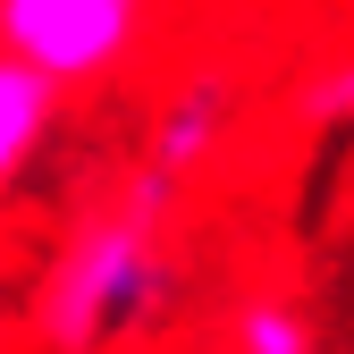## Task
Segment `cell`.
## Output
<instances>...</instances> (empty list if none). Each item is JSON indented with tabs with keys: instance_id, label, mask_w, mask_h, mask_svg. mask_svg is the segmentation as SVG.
<instances>
[{
	"instance_id": "8992f818",
	"label": "cell",
	"mask_w": 354,
	"mask_h": 354,
	"mask_svg": "<svg viewBox=\"0 0 354 354\" xmlns=\"http://www.w3.org/2000/svg\"><path fill=\"white\" fill-rule=\"evenodd\" d=\"M295 118H304V127H354V51L329 59V68L295 93Z\"/></svg>"
},
{
	"instance_id": "5b68a950",
	"label": "cell",
	"mask_w": 354,
	"mask_h": 354,
	"mask_svg": "<svg viewBox=\"0 0 354 354\" xmlns=\"http://www.w3.org/2000/svg\"><path fill=\"white\" fill-rule=\"evenodd\" d=\"M236 354H321V337L287 295H253L236 304Z\"/></svg>"
},
{
	"instance_id": "3957f363",
	"label": "cell",
	"mask_w": 354,
	"mask_h": 354,
	"mask_svg": "<svg viewBox=\"0 0 354 354\" xmlns=\"http://www.w3.org/2000/svg\"><path fill=\"white\" fill-rule=\"evenodd\" d=\"M228 118H236V84H228V76H194V84H177V93L160 102V118H152L144 160L169 169V177H194V169L219 152Z\"/></svg>"
},
{
	"instance_id": "7a4b0ae2",
	"label": "cell",
	"mask_w": 354,
	"mask_h": 354,
	"mask_svg": "<svg viewBox=\"0 0 354 354\" xmlns=\"http://www.w3.org/2000/svg\"><path fill=\"white\" fill-rule=\"evenodd\" d=\"M152 0H0V51L42 68L59 93H102L136 68Z\"/></svg>"
},
{
	"instance_id": "277c9868",
	"label": "cell",
	"mask_w": 354,
	"mask_h": 354,
	"mask_svg": "<svg viewBox=\"0 0 354 354\" xmlns=\"http://www.w3.org/2000/svg\"><path fill=\"white\" fill-rule=\"evenodd\" d=\"M59 110H68V93H59L51 76L0 51V194H9L17 177L34 169V152L51 144V127H59Z\"/></svg>"
},
{
	"instance_id": "6da1fadb",
	"label": "cell",
	"mask_w": 354,
	"mask_h": 354,
	"mask_svg": "<svg viewBox=\"0 0 354 354\" xmlns=\"http://www.w3.org/2000/svg\"><path fill=\"white\" fill-rule=\"evenodd\" d=\"M177 194H186V177H169V169L144 160L68 236V253L51 261V279H42V295H34V337L51 346V354H93L102 337H118L160 295V279H169L160 236H169Z\"/></svg>"
}]
</instances>
